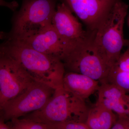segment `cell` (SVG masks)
<instances>
[{
    "label": "cell",
    "mask_w": 129,
    "mask_h": 129,
    "mask_svg": "<svg viewBox=\"0 0 129 129\" xmlns=\"http://www.w3.org/2000/svg\"><path fill=\"white\" fill-rule=\"evenodd\" d=\"M4 40L0 48L18 62L34 80L55 89L63 87L65 70L61 60L36 50L21 40Z\"/></svg>",
    "instance_id": "1"
},
{
    "label": "cell",
    "mask_w": 129,
    "mask_h": 129,
    "mask_svg": "<svg viewBox=\"0 0 129 129\" xmlns=\"http://www.w3.org/2000/svg\"><path fill=\"white\" fill-rule=\"evenodd\" d=\"M56 0H23L12 19L9 32H1L3 40H23L40 34L51 25Z\"/></svg>",
    "instance_id": "2"
},
{
    "label": "cell",
    "mask_w": 129,
    "mask_h": 129,
    "mask_svg": "<svg viewBox=\"0 0 129 129\" xmlns=\"http://www.w3.org/2000/svg\"><path fill=\"white\" fill-rule=\"evenodd\" d=\"M128 6L122 0L117 3L95 30L93 39L95 47L111 68L118 60L124 46L123 27Z\"/></svg>",
    "instance_id": "3"
},
{
    "label": "cell",
    "mask_w": 129,
    "mask_h": 129,
    "mask_svg": "<svg viewBox=\"0 0 129 129\" xmlns=\"http://www.w3.org/2000/svg\"><path fill=\"white\" fill-rule=\"evenodd\" d=\"M89 109L85 100L62 87L56 89L50 101L42 108L24 117L50 125L52 127L53 125L63 122L86 123Z\"/></svg>",
    "instance_id": "4"
},
{
    "label": "cell",
    "mask_w": 129,
    "mask_h": 129,
    "mask_svg": "<svg viewBox=\"0 0 129 129\" xmlns=\"http://www.w3.org/2000/svg\"><path fill=\"white\" fill-rule=\"evenodd\" d=\"M94 34L78 45L62 62L68 72L82 74L102 83H106L111 68L100 55L93 43Z\"/></svg>",
    "instance_id": "5"
},
{
    "label": "cell",
    "mask_w": 129,
    "mask_h": 129,
    "mask_svg": "<svg viewBox=\"0 0 129 129\" xmlns=\"http://www.w3.org/2000/svg\"><path fill=\"white\" fill-rule=\"evenodd\" d=\"M56 89L34 81L16 97L5 104L0 111V119L18 118L42 108L53 95Z\"/></svg>",
    "instance_id": "6"
},
{
    "label": "cell",
    "mask_w": 129,
    "mask_h": 129,
    "mask_svg": "<svg viewBox=\"0 0 129 129\" xmlns=\"http://www.w3.org/2000/svg\"><path fill=\"white\" fill-rule=\"evenodd\" d=\"M34 81L18 62L0 48V111Z\"/></svg>",
    "instance_id": "7"
},
{
    "label": "cell",
    "mask_w": 129,
    "mask_h": 129,
    "mask_svg": "<svg viewBox=\"0 0 129 129\" xmlns=\"http://www.w3.org/2000/svg\"><path fill=\"white\" fill-rule=\"evenodd\" d=\"M51 24L63 39L75 47L89 39L94 33L83 29L82 24L63 2L56 8Z\"/></svg>",
    "instance_id": "8"
},
{
    "label": "cell",
    "mask_w": 129,
    "mask_h": 129,
    "mask_svg": "<svg viewBox=\"0 0 129 129\" xmlns=\"http://www.w3.org/2000/svg\"><path fill=\"white\" fill-rule=\"evenodd\" d=\"M121 0H64L87 27L95 32L100 24L117 3Z\"/></svg>",
    "instance_id": "9"
},
{
    "label": "cell",
    "mask_w": 129,
    "mask_h": 129,
    "mask_svg": "<svg viewBox=\"0 0 129 129\" xmlns=\"http://www.w3.org/2000/svg\"><path fill=\"white\" fill-rule=\"evenodd\" d=\"M21 41L35 50L62 62L76 47L63 39L52 24L40 34Z\"/></svg>",
    "instance_id": "10"
},
{
    "label": "cell",
    "mask_w": 129,
    "mask_h": 129,
    "mask_svg": "<svg viewBox=\"0 0 129 129\" xmlns=\"http://www.w3.org/2000/svg\"><path fill=\"white\" fill-rule=\"evenodd\" d=\"M98 91L96 103L115 112L119 117H129V104L124 90L114 84L104 83L101 84Z\"/></svg>",
    "instance_id": "11"
},
{
    "label": "cell",
    "mask_w": 129,
    "mask_h": 129,
    "mask_svg": "<svg viewBox=\"0 0 129 129\" xmlns=\"http://www.w3.org/2000/svg\"><path fill=\"white\" fill-rule=\"evenodd\" d=\"M99 82L82 74L68 72L63 76V87L75 96L85 100L98 91Z\"/></svg>",
    "instance_id": "12"
},
{
    "label": "cell",
    "mask_w": 129,
    "mask_h": 129,
    "mask_svg": "<svg viewBox=\"0 0 129 129\" xmlns=\"http://www.w3.org/2000/svg\"><path fill=\"white\" fill-rule=\"evenodd\" d=\"M117 119L113 111L96 103L89 108L86 124L89 129H110Z\"/></svg>",
    "instance_id": "13"
},
{
    "label": "cell",
    "mask_w": 129,
    "mask_h": 129,
    "mask_svg": "<svg viewBox=\"0 0 129 129\" xmlns=\"http://www.w3.org/2000/svg\"><path fill=\"white\" fill-rule=\"evenodd\" d=\"M106 83L114 84L129 93V72L119 71L112 68Z\"/></svg>",
    "instance_id": "14"
},
{
    "label": "cell",
    "mask_w": 129,
    "mask_h": 129,
    "mask_svg": "<svg viewBox=\"0 0 129 129\" xmlns=\"http://www.w3.org/2000/svg\"><path fill=\"white\" fill-rule=\"evenodd\" d=\"M11 120L8 124L11 129H52L50 125L35 122L27 118H13Z\"/></svg>",
    "instance_id": "15"
},
{
    "label": "cell",
    "mask_w": 129,
    "mask_h": 129,
    "mask_svg": "<svg viewBox=\"0 0 129 129\" xmlns=\"http://www.w3.org/2000/svg\"><path fill=\"white\" fill-rule=\"evenodd\" d=\"M112 68L119 71L129 72V48L121 54L118 60Z\"/></svg>",
    "instance_id": "16"
},
{
    "label": "cell",
    "mask_w": 129,
    "mask_h": 129,
    "mask_svg": "<svg viewBox=\"0 0 129 129\" xmlns=\"http://www.w3.org/2000/svg\"><path fill=\"white\" fill-rule=\"evenodd\" d=\"M52 129H89L85 123L66 122L52 125Z\"/></svg>",
    "instance_id": "17"
},
{
    "label": "cell",
    "mask_w": 129,
    "mask_h": 129,
    "mask_svg": "<svg viewBox=\"0 0 129 129\" xmlns=\"http://www.w3.org/2000/svg\"><path fill=\"white\" fill-rule=\"evenodd\" d=\"M112 129H129V117H118Z\"/></svg>",
    "instance_id": "18"
},
{
    "label": "cell",
    "mask_w": 129,
    "mask_h": 129,
    "mask_svg": "<svg viewBox=\"0 0 129 129\" xmlns=\"http://www.w3.org/2000/svg\"><path fill=\"white\" fill-rule=\"evenodd\" d=\"M6 7L13 11H15L18 7V3L15 1L7 2L5 0H0V6Z\"/></svg>",
    "instance_id": "19"
},
{
    "label": "cell",
    "mask_w": 129,
    "mask_h": 129,
    "mask_svg": "<svg viewBox=\"0 0 129 129\" xmlns=\"http://www.w3.org/2000/svg\"><path fill=\"white\" fill-rule=\"evenodd\" d=\"M0 129H11L8 124L5 123L4 121L0 119Z\"/></svg>",
    "instance_id": "20"
},
{
    "label": "cell",
    "mask_w": 129,
    "mask_h": 129,
    "mask_svg": "<svg viewBox=\"0 0 129 129\" xmlns=\"http://www.w3.org/2000/svg\"><path fill=\"white\" fill-rule=\"evenodd\" d=\"M124 46H127V48H129V39L125 40Z\"/></svg>",
    "instance_id": "21"
},
{
    "label": "cell",
    "mask_w": 129,
    "mask_h": 129,
    "mask_svg": "<svg viewBox=\"0 0 129 129\" xmlns=\"http://www.w3.org/2000/svg\"><path fill=\"white\" fill-rule=\"evenodd\" d=\"M126 100L128 104H129V95H126Z\"/></svg>",
    "instance_id": "22"
}]
</instances>
